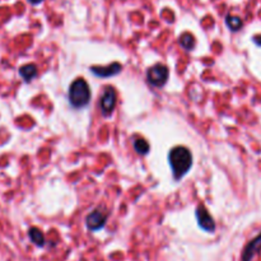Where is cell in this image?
Masks as SVG:
<instances>
[{
	"label": "cell",
	"instance_id": "6da1fadb",
	"mask_svg": "<svg viewBox=\"0 0 261 261\" xmlns=\"http://www.w3.org/2000/svg\"><path fill=\"white\" fill-rule=\"evenodd\" d=\"M168 162L176 180L182 178L193 166V154L186 146H175L168 154Z\"/></svg>",
	"mask_w": 261,
	"mask_h": 261
},
{
	"label": "cell",
	"instance_id": "7a4b0ae2",
	"mask_svg": "<svg viewBox=\"0 0 261 261\" xmlns=\"http://www.w3.org/2000/svg\"><path fill=\"white\" fill-rule=\"evenodd\" d=\"M68 98L70 104L76 108L86 107L91 101V89L83 78H78L69 87Z\"/></svg>",
	"mask_w": 261,
	"mask_h": 261
},
{
	"label": "cell",
	"instance_id": "3957f363",
	"mask_svg": "<svg viewBox=\"0 0 261 261\" xmlns=\"http://www.w3.org/2000/svg\"><path fill=\"white\" fill-rule=\"evenodd\" d=\"M170 71L163 64H156L146 70V81L153 87H163L168 81Z\"/></svg>",
	"mask_w": 261,
	"mask_h": 261
},
{
	"label": "cell",
	"instance_id": "277c9868",
	"mask_svg": "<svg viewBox=\"0 0 261 261\" xmlns=\"http://www.w3.org/2000/svg\"><path fill=\"white\" fill-rule=\"evenodd\" d=\"M116 106V92L113 87H107L102 93L101 101H99V107L101 113L104 118H107L113 114L114 108Z\"/></svg>",
	"mask_w": 261,
	"mask_h": 261
},
{
	"label": "cell",
	"instance_id": "5b68a950",
	"mask_svg": "<svg viewBox=\"0 0 261 261\" xmlns=\"http://www.w3.org/2000/svg\"><path fill=\"white\" fill-rule=\"evenodd\" d=\"M196 219H198L199 226L203 228L206 232H214L215 231V222L212 218V215L209 214L205 206L203 204L196 208Z\"/></svg>",
	"mask_w": 261,
	"mask_h": 261
},
{
	"label": "cell",
	"instance_id": "8992f818",
	"mask_svg": "<svg viewBox=\"0 0 261 261\" xmlns=\"http://www.w3.org/2000/svg\"><path fill=\"white\" fill-rule=\"evenodd\" d=\"M106 222H107V215L103 214L99 209L93 210L91 214H88V217L86 219L87 228L89 231L102 230L104 227V225H106Z\"/></svg>",
	"mask_w": 261,
	"mask_h": 261
},
{
	"label": "cell",
	"instance_id": "52a82bcc",
	"mask_svg": "<svg viewBox=\"0 0 261 261\" xmlns=\"http://www.w3.org/2000/svg\"><path fill=\"white\" fill-rule=\"evenodd\" d=\"M123 69V65L120 63H113L107 66H92L91 71L96 77L99 78H110V77L118 76Z\"/></svg>",
	"mask_w": 261,
	"mask_h": 261
},
{
	"label": "cell",
	"instance_id": "ba28073f",
	"mask_svg": "<svg viewBox=\"0 0 261 261\" xmlns=\"http://www.w3.org/2000/svg\"><path fill=\"white\" fill-rule=\"evenodd\" d=\"M261 251V233L256 238H253L247 246H246L245 251L242 253V261H251L253 256Z\"/></svg>",
	"mask_w": 261,
	"mask_h": 261
},
{
	"label": "cell",
	"instance_id": "9c48e42d",
	"mask_svg": "<svg viewBox=\"0 0 261 261\" xmlns=\"http://www.w3.org/2000/svg\"><path fill=\"white\" fill-rule=\"evenodd\" d=\"M19 74H21L22 78L24 79V82H31L34 77L37 76V68L34 64H27L23 65L19 69Z\"/></svg>",
	"mask_w": 261,
	"mask_h": 261
},
{
	"label": "cell",
	"instance_id": "30bf717a",
	"mask_svg": "<svg viewBox=\"0 0 261 261\" xmlns=\"http://www.w3.org/2000/svg\"><path fill=\"white\" fill-rule=\"evenodd\" d=\"M28 236H29V238H31L32 242H33L36 246H39V247L45 246V236H44V233L39 230V228L32 227L31 230L28 231Z\"/></svg>",
	"mask_w": 261,
	"mask_h": 261
},
{
	"label": "cell",
	"instance_id": "8fae6325",
	"mask_svg": "<svg viewBox=\"0 0 261 261\" xmlns=\"http://www.w3.org/2000/svg\"><path fill=\"white\" fill-rule=\"evenodd\" d=\"M180 45L186 51H190V50H193L195 47V39H194L193 34L182 33L180 36Z\"/></svg>",
	"mask_w": 261,
	"mask_h": 261
},
{
	"label": "cell",
	"instance_id": "7c38bea8",
	"mask_svg": "<svg viewBox=\"0 0 261 261\" xmlns=\"http://www.w3.org/2000/svg\"><path fill=\"white\" fill-rule=\"evenodd\" d=\"M226 23H227L228 28L233 32L240 31V29L242 28V24H243L242 21H241V18H238V17L236 16H227V18H226Z\"/></svg>",
	"mask_w": 261,
	"mask_h": 261
},
{
	"label": "cell",
	"instance_id": "4fadbf2b",
	"mask_svg": "<svg viewBox=\"0 0 261 261\" xmlns=\"http://www.w3.org/2000/svg\"><path fill=\"white\" fill-rule=\"evenodd\" d=\"M134 149L136 151V153H139L140 156H145L149 153V144L146 143L144 139H136L134 141Z\"/></svg>",
	"mask_w": 261,
	"mask_h": 261
},
{
	"label": "cell",
	"instance_id": "5bb4252c",
	"mask_svg": "<svg viewBox=\"0 0 261 261\" xmlns=\"http://www.w3.org/2000/svg\"><path fill=\"white\" fill-rule=\"evenodd\" d=\"M253 41H255V44H257L258 46H261V36L253 37Z\"/></svg>",
	"mask_w": 261,
	"mask_h": 261
},
{
	"label": "cell",
	"instance_id": "9a60e30c",
	"mask_svg": "<svg viewBox=\"0 0 261 261\" xmlns=\"http://www.w3.org/2000/svg\"><path fill=\"white\" fill-rule=\"evenodd\" d=\"M29 3L32 4V6H37V4H40V3H42V2H44V0H28Z\"/></svg>",
	"mask_w": 261,
	"mask_h": 261
}]
</instances>
